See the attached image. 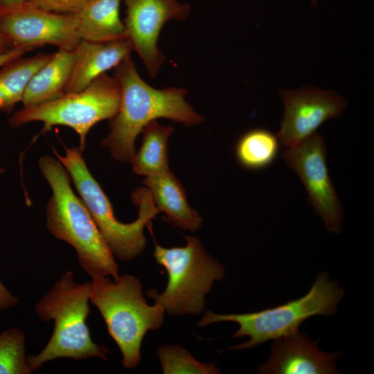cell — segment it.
<instances>
[{"mask_svg":"<svg viewBox=\"0 0 374 374\" xmlns=\"http://www.w3.org/2000/svg\"><path fill=\"white\" fill-rule=\"evenodd\" d=\"M113 77L121 89L117 113L109 120L110 132L101 141L114 159L130 162L136 153L137 136L150 122L170 119L186 127L202 123L205 118L185 100L187 90L171 87L155 89L139 75L131 55L114 68Z\"/></svg>","mask_w":374,"mask_h":374,"instance_id":"1","label":"cell"},{"mask_svg":"<svg viewBox=\"0 0 374 374\" xmlns=\"http://www.w3.org/2000/svg\"><path fill=\"white\" fill-rule=\"evenodd\" d=\"M38 165L52 190L46 210L48 231L73 247L80 266L92 278H117L114 254L82 200L74 193L65 168L48 154L41 157Z\"/></svg>","mask_w":374,"mask_h":374,"instance_id":"2","label":"cell"},{"mask_svg":"<svg viewBox=\"0 0 374 374\" xmlns=\"http://www.w3.org/2000/svg\"><path fill=\"white\" fill-rule=\"evenodd\" d=\"M90 290L91 283H77L73 272L67 271L36 304L35 310L40 319L45 322L53 320L55 325L43 350L36 355L27 357L30 373L44 363L60 357L107 360L109 350L92 341L87 325L90 314Z\"/></svg>","mask_w":374,"mask_h":374,"instance_id":"3","label":"cell"},{"mask_svg":"<svg viewBox=\"0 0 374 374\" xmlns=\"http://www.w3.org/2000/svg\"><path fill=\"white\" fill-rule=\"evenodd\" d=\"M52 150L68 172L114 256L123 261H132L140 256L146 246L143 229L159 213L149 190L140 187L132 193V200L139 207L138 217L131 223H123L116 218L109 199L91 174L80 148H66L64 156L55 148Z\"/></svg>","mask_w":374,"mask_h":374,"instance_id":"4","label":"cell"},{"mask_svg":"<svg viewBox=\"0 0 374 374\" xmlns=\"http://www.w3.org/2000/svg\"><path fill=\"white\" fill-rule=\"evenodd\" d=\"M108 276L92 278L90 299L99 310L110 337L118 345L125 368L137 366L141 347L148 330L161 328L165 310L155 303H146L140 280L131 275L118 276L112 281Z\"/></svg>","mask_w":374,"mask_h":374,"instance_id":"5","label":"cell"},{"mask_svg":"<svg viewBox=\"0 0 374 374\" xmlns=\"http://www.w3.org/2000/svg\"><path fill=\"white\" fill-rule=\"evenodd\" d=\"M344 294V290L330 280L326 272H322L318 275L310 291L299 299L250 313L219 314L208 310L197 326L202 328L220 321L235 322L239 324V329L232 337L248 336L250 339L231 349H248L295 332L299 326L311 317L332 316Z\"/></svg>","mask_w":374,"mask_h":374,"instance_id":"6","label":"cell"},{"mask_svg":"<svg viewBox=\"0 0 374 374\" xmlns=\"http://www.w3.org/2000/svg\"><path fill=\"white\" fill-rule=\"evenodd\" d=\"M185 239L184 247L166 248L157 243L154 246L153 256L166 270L168 280L162 293L151 289L145 294L169 315L201 314L213 282L224 276V266L206 252L198 238L185 236Z\"/></svg>","mask_w":374,"mask_h":374,"instance_id":"7","label":"cell"},{"mask_svg":"<svg viewBox=\"0 0 374 374\" xmlns=\"http://www.w3.org/2000/svg\"><path fill=\"white\" fill-rule=\"evenodd\" d=\"M120 100L121 89L117 80L105 73L80 91L66 93L37 105L23 107L8 122L12 128L33 121L42 122V134L55 125L69 127L78 134L79 148L83 152L90 129L97 123L114 117Z\"/></svg>","mask_w":374,"mask_h":374,"instance_id":"8","label":"cell"},{"mask_svg":"<svg viewBox=\"0 0 374 374\" xmlns=\"http://www.w3.org/2000/svg\"><path fill=\"white\" fill-rule=\"evenodd\" d=\"M0 33L9 49L50 44L73 51L82 40L76 14L47 10L29 1L0 10Z\"/></svg>","mask_w":374,"mask_h":374,"instance_id":"9","label":"cell"},{"mask_svg":"<svg viewBox=\"0 0 374 374\" xmlns=\"http://www.w3.org/2000/svg\"><path fill=\"white\" fill-rule=\"evenodd\" d=\"M326 157L325 141L316 132L282 154L287 166L304 185L310 206L321 217L327 230L339 233L342 207L329 175Z\"/></svg>","mask_w":374,"mask_h":374,"instance_id":"10","label":"cell"},{"mask_svg":"<svg viewBox=\"0 0 374 374\" xmlns=\"http://www.w3.org/2000/svg\"><path fill=\"white\" fill-rule=\"evenodd\" d=\"M126 6L123 21L125 38L132 51L143 62L150 76L158 74L165 62L157 42L163 26L170 20L183 21L190 8L179 0H123Z\"/></svg>","mask_w":374,"mask_h":374,"instance_id":"11","label":"cell"},{"mask_svg":"<svg viewBox=\"0 0 374 374\" xmlns=\"http://www.w3.org/2000/svg\"><path fill=\"white\" fill-rule=\"evenodd\" d=\"M284 112L277 138L285 147L295 146L315 133L326 121L339 116L346 101L333 91L303 87L280 92Z\"/></svg>","mask_w":374,"mask_h":374,"instance_id":"12","label":"cell"},{"mask_svg":"<svg viewBox=\"0 0 374 374\" xmlns=\"http://www.w3.org/2000/svg\"><path fill=\"white\" fill-rule=\"evenodd\" d=\"M339 352L327 353L299 330L275 339L267 362L258 370L266 374L337 373L336 359Z\"/></svg>","mask_w":374,"mask_h":374,"instance_id":"13","label":"cell"},{"mask_svg":"<svg viewBox=\"0 0 374 374\" xmlns=\"http://www.w3.org/2000/svg\"><path fill=\"white\" fill-rule=\"evenodd\" d=\"M132 49L126 39L108 42L81 40L73 50V62L64 93L78 92L107 71L114 68Z\"/></svg>","mask_w":374,"mask_h":374,"instance_id":"14","label":"cell"},{"mask_svg":"<svg viewBox=\"0 0 374 374\" xmlns=\"http://www.w3.org/2000/svg\"><path fill=\"white\" fill-rule=\"evenodd\" d=\"M142 182L159 213H164L169 222L193 232L201 227L202 218L190 206L182 184L170 170L147 176Z\"/></svg>","mask_w":374,"mask_h":374,"instance_id":"15","label":"cell"},{"mask_svg":"<svg viewBox=\"0 0 374 374\" xmlns=\"http://www.w3.org/2000/svg\"><path fill=\"white\" fill-rule=\"evenodd\" d=\"M122 1L89 0L75 13L80 39L93 42L126 39L124 23L120 17Z\"/></svg>","mask_w":374,"mask_h":374,"instance_id":"16","label":"cell"},{"mask_svg":"<svg viewBox=\"0 0 374 374\" xmlns=\"http://www.w3.org/2000/svg\"><path fill=\"white\" fill-rule=\"evenodd\" d=\"M73 51L59 49L31 78L26 89L23 107L37 105L64 94L73 62Z\"/></svg>","mask_w":374,"mask_h":374,"instance_id":"17","label":"cell"},{"mask_svg":"<svg viewBox=\"0 0 374 374\" xmlns=\"http://www.w3.org/2000/svg\"><path fill=\"white\" fill-rule=\"evenodd\" d=\"M173 131L172 126L162 125L156 120L144 127L141 145L130 161L136 174L147 177L170 170L168 140Z\"/></svg>","mask_w":374,"mask_h":374,"instance_id":"18","label":"cell"},{"mask_svg":"<svg viewBox=\"0 0 374 374\" xmlns=\"http://www.w3.org/2000/svg\"><path fill=\"white\" fill-rule=\"evenodd\" d=\"M53 53H38L13 60L0 68V112L10 113L22 102L27 85L33 75Z\"/></svg>","mask_w":374,"mask_h":374,"instance_id":"19","label":"cell"},{"mask_svg":"<svg viewBox=\"0 0 374 374\" xmlns=\"http://www.w3.org/2000/svg\"><path fill=\"white\" fill-rule=\"evenodd\" d=\"M279 150L277 136L268 130L254 128L238 139L235 154L242 167L250 170H259L274 162Z\"/></svg>","mask_w":374,"mask_h":374,"instance_id":"20","label":"cell"},{"mask_svg":"<svg viewBox=\"0 0 374 374\" xmlns=\"http://www.w3.org/2000/svg\"><path fill=\"white\" fill-rule=\"evenodd\" d=\"M25 341V334L19 328H11L0 333V374L30 373Z\"/></svg>","mask_w":374,"mask_h":374,"instance_id":"21","label":"cell"},{"mask_svg":"<svg viewBox=\"0 0 374 374\" xmlns=\"http://www.w3.org/2000/svg\"><path fill=\"white\" fill-rule=\"evenodd\" d=\"M157 355L165 374L220 373L213 364L199 362L186 350L179 346H165L157 350Z\"/></svg>","mask_w":374,"mask_h":374,"instance_id":"22","label":"cell"},{"mask_svg":"<svg viewBox=\"0 0 374 374\" xmlns=\"http://www.w3.org/2000/svg\"><path fill=\"white\" fill-rule=\"evenodd\" d=\"M89 0H28L33 4L47 10L75 14Z\"/></svg>","mask_w":374,"mask_h":374,"instance_id":"23","label":"cell"},{"mask_svg":"<svg viewBox=\"0 0 374 374\" xmlns=\"http://www.w3.org/2000/svg\"><path fill=\"white\" fill-rule=\"evenodd\" d=\"M36 49L35 48H11L8 51L0 53V68L6 64L23 57L27 52Z\"/></svg>","mask_w":374,"mask_h":374,"instance_id":"24","label":"cell"},{"mask_svg":"<svg viewBox=\"0 0 374 374\" xmlns=\"http://www.w3.org/2000/svg\"><path fill=\"white\" fill-rule=\"evenodd\" d=\"M18 303V298L11 294L0 280V310L13 308Z\"/></svg>","mask_w":374,"mask_h":374,"instance_id":"25","label":"cell"},{"mask_svg":"<svg viewBox=\"0 0 374 374\" xmlns=\"http://www.w3.org/2000/svg\"><path fill=\"white\" fill-rule=\"evenodd\" d=\"M28 0H0V10L8 9L20 6Z\"/></svg>","mask_w":374,"mask_h":374,"instance_id":"26","label":"cell"},{"mask_svg":"<svg viewBox=\"0 0 374 374\" xmlns=\"http://www.w3.org/2000/svg\"><path fill=\"white\" fill-rule=\"evenodd\" d=\"M9 48H8L7 45L6 44L2 35L0 33V53H3L6 51H8Z\"/></svg>","mask_w":374,"mask_h":374,"instance_id":"27","label":"cell"},{"mask_svg":"<svg viewBox=\"0 0 374 374\" xmlns=\"http://www.w3.org/2000/svg\"><path fill=\"white\" fill-rule=\"evenodd\" d=\"M3 172V170L2 168H0V173Z\"/></svg>","mask_w":374,"mask_h":374,"instance_id":"28","label":"cell"}]
</instances>
